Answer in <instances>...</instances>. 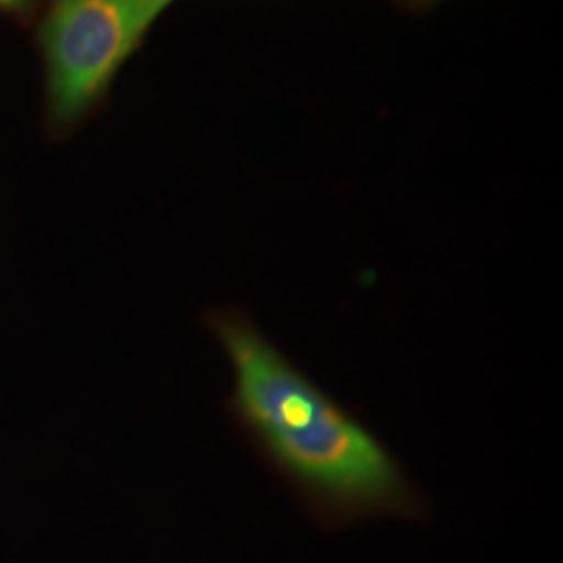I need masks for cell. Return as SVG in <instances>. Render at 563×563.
Returning <instances> with one entry per match:
<instances>
[{
    "label": "cell",
    "mask_w": 563,
    "mask_h": 563,
    "mask_svg": "<svg viewBox=\"0 0 563 563\" xmlns=\"http://www.w3.org/2000/svg\"><path fill=\"white\" fill-rule=\"evenodd\" d=\"M202 323L232 372L225 413L311 522L342 530L428 520V497L383 437L292 362L249 309L213 307Z\"/></svg>",
    "instance_id": "1"
},
{
    "label": "cell",
    "mask_w": 563,
    "mask_h": 563,
    "mask_svg": "<svg viewBox=\"0 0 563 563\" xmlns=\"http://www.w3.org/2000/svg\"><path fill=\"white\" fill-rule=\"evenodd\" d=\"M172 0H57L42 27L51 104L59 120L99 99Z\"/></svg>",
    "instance_id": "2"
},
{
    "label": "cell",
    "mask_w": 563,
    "mask_h": 563,
    "mask_svg": "<svg viewBox=\"0 0 563 563\" xmlns=\"http://www.w3.org/2000/svg\"><path fill=\"white\" fill-rule=\"evenodd\" d=\"M30 0H0V7H9V9H21L25 7Z\"/></svg>",
    "instance_id": "3"
},
{
    "label": "cell",
    "mask_w": 563,
    "mask_h": 563,
    "mask_svg": "<svg viewBox=\"0 0 563 563\" xmlns=\"http://www.w3.org/2000/svg\"><path fill=\"white\" fill-rule=\"evenodd\" d=\"M172 2H174V0H172Z\"/></svg>",
    "instance_id": "4"
}]
</instances>
